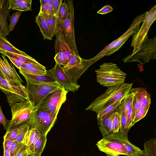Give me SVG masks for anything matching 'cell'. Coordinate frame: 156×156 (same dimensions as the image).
I'll use <instances>...</instances> for the list:
<instances>
[{
  "instance_id": "cell-50",
  "label": "cell",
  "mask_w": 156,
  "mask_h": 156,
  "mask_svg": "<svg viewBox=\"0 0 156 156\" xmlns=\"http://www.w3.org/2000/svg\"><path fill=\"white\" fill-rule=\"evenodd\" d=\"M28 148V147L23 144L16 156H25L27 152Z\"/></svg>"
},
{
  "instance_id": "cell-13",
  "label": "cell",
  "mask_w": 156,
  "mask_h": 156,
  "mask_svg": "<svg viewBox=\"0 0 156 156\" xmlns=\"http://www.w3.org/2000/svg\"><path fill=\"white\" fill-rule=\"evenodd\" d=\"M0 69L6 80L15 83H23L12 64H10L5 56L0 54Z\"/></svg>"
},
{
  "instance_id": "cell-41",
  "label": "cell",
  "mask_w": 156,
  "mask_h": 156,
  "mask_svg": "<svg viewBox=\"0 0 156 156\" xmlns=\"http://www.w3.org/2000/svg\"><path fill=\"white\" fill-rule=\"evenodd\" d=\"M149 109L145 107H141L140 109L133 117L131 127L136 122L144 117L148 112Z\"/></svg>"
},
{
  "instance_id": "cell-7",
  "label": "cell",
  "mask_w": 156,
  "mask_h": 156,
  "mask_svg": "<svg viewBox=\"0 0 156 156\" xmlns=\"http://www.w3.org/2000/svg\"><path fill=\"white\" fill-rule=\"evenodd\" d=\"M146 12L141 27L133 35L131 45L133 48L132 54L138 50L144 42L148 39L147 34L149 30L156 19V5Z\"/></svg>"
},
{
  "instance_id": "cell-38",
  "label": "cell",
  "mask_w": 156,
  "mask_h": 156,
  "mask_svg": "<svg viewBox=\"0 0 156 156\" xmlns=\"http://www.w3.org/2000/svg\"><path fill=\"white\" fill-rule=\"evenodd\" d=\"M39 85L44 91L49 93L57 90L61 87L56 82L43 83Z\"/></svg>"
},
{
  "instance_id": "cell-37",
  "label": "cell",
  "mask_w": 156,
  "mask_h": 156,
  "mask_svg": "<svg viewBox=\"0 0 156 156\" xmlns=\"http://www.w3.org/2000/svg\"><path fill=\"white\" fill-rule=\"evenodd\" d=\"M22 125L11 128L6 131L4 136V140H9L13 141L15 140Z\"/></svg>"
},
{
  "instance_id": "cell-4",
  "label": "cell",
  "mask_w": 156,
  "mask_h": 156,
  "mask_svg": "<svg viewBox=\"0 0 156 156\" xmlns=\"http://www.w3.org/2000/svg\"><path fill=\"white\" fill-rule=\"evenodd\" d=\"M156 58V37L148 39L135 52L122 59L124 62H137L142 65Z\"/></svg>"
},
{
  "instance_id": "cell-27",
  "label": "cell",
  "mask_w": 156,
  "mask_h": 156,
  "mask_svg": "<svg viewBox=\"0 0 156 156\" xmlns=\"http://www.w3.org/2000/svg\"><path fill=\"white\" fill-rule=\"evenodd\" d=\"M0 53L5 56L10 57L16 58L20 61L22 64L38 62L35 59L28 55H24L3 51H0Z\"/></svg>"
},
{
  "instance_id": "cell-9",
  "label": "cell",
  "mask_w": 156,
  "mask_h": 156,
  "mask_svg": "<svg viewBox=\"0 0 156 156\" xmlns=\"http://www.w3.org/2000/svg\"><path fill=\"white\" fill-rule=\"evenodd\" d=\"M55 35L56 40L55 43V48L56 54L60 51L63 53L65 57L66 66L75 52L72 49L65 37L62 23L58 19Z\"/></svg>"
},
{
  "instance_id": "cell-15",
  "label": "cell",
  "mask_w": 156,
  "mask_h": 156,
  "mask_svg": "<svg viewBox=\"0 0 156 156\" xmlns=\"http://www.w3.org/2000/svg\"><path fill=\"white\" fill-rule=\"evenodd\" d=\"M105 138L120 142L128 152L127 156H137L142 152L141 150L131 143L129 141L128 138L121 134L119 131L117 133H113L108 135Z\"/></svg>"
},
{
  "instance_id": "cell-35",
  "label": "cell",
  "mask_w": 156,
  "mask_h": 156,
  "mask_svg": "<svg viewBox=\"0 0 156 156\" xmlns=\"http://www.w3.org/2000/svg\"><path fill=\"white\" fill-rule=\"evenodd\" d=\"M82 59V58L75 52L69 59L67 64L63 67V69L65 72L67 71L71 68L80 64Z\"/></svg>"
},
{
  "instance_id": "cell-20",
  "label": "cell",
  "mask_w": 156,
  "mask_h": 156,
  "mask_svg": "<svg viewBox=\"0 0 156 156\" xmlns=\"http://www.w3.org/2000/svg\"><path fill=\"white\" fill-rule=\"evenodd\" d=\"M20 73L29 74L42 75H45L47 72L46 68L39 62L37 63H28L22 64L19 69Z\"/></svg>"
},
{
  "instance_id": "cell-24",
  "label": "cell",
  "mask_w": 156,
  "mask_h": 156,
  "mask_svg": "<svg viewBox=\"0 0 156 156\" xmlns=\"http://www.w3.org/2000/svg\"><path fill=\"white\" fill-rule=\"evenodd\" d=\"M35 22L40 28L44 39L52 40L53 37L45 20L40 16L37 15L36 16Z\"/></svg>"
},
{
  "instance_id": "cell-19",
  "label": "cell",
  "mask_w": 156,
  "mask_h": 156,
  "mask_svg": "<svg viewBox=\"0 0 156 156\" xmlns=\"http://www.w3.org/2000/svg\"><path fill=\"white\" fill-rule=\"evenodd\" d=\"M130 92L133 93L134 97L142 107L149 109L151 103V95L145 88L137 87L131 88Z\"/></svg>"
},
{
  "instance_id": "cell-49",
  "label": "cell",
  "mask_w": 156,
  "mask_h": 156,
  "mask_svg": "<svg viewBox=\"0 0 156 156\" xmlns=\"http://www.w3.org/2000/svg\"><path fill=\"white\" fill-rule=\"evenodd\" d=\"M113 10L112 7L109 5H106L98 11L97 13L101 14H105L112 12Z\"/></svg>"
},
{
  "instance_id": "cell-29",
  "label": "cell",
  "mask_w": 156,
  "mask_h": 156,
  "mask_svg": "<svg viewBox=\"0 0 156 156\" xmlns=\"http://www.w3.org/2000/svg\"><path fill=\"white\" fill-rule=\"evenodd\" d=\"M134 95L133 93L130 92L122 101L118 107L126 116L129 108L132 106Z\"/></svg>"
},
{
  "instance_id": "cell-17",
  "label": "cell",
  "mask_w": 156,
  "mask_h": 156,
  "mask_svg": "<svg viewBox=\"0 0 156 156\" xmlns=\"http://www.w3.org/2000/svg\"><path fill=\"white\" fill-rule=\"evenodd\" d=\"M20 73L25 78L27 83L40 85L56 82L51 69L47 70L46 73L42 75H33L23 73Z\"/></svg>"
},
{
  "instance_id": "cell-18",
  "label": "cell",
  "mask_w": 156,
  "mask_h": 156,
  "mask_svg": "<svg viewBox=\"0 0 156 156\" xmlns=\"http://www.w3.org/2000/svg\"><path fill=\"white\" fill-rule=\"evenodd\" d=\"M94 63L91 58L88 59L82 58L80 64L71 68L66 72L74 82L77 83L82 74Z\"/></svg>"
},
{
  "instance_id": "cell-32",
  "label": "cell",
  "mask_w": 156,
  "mask_h": 156,
  "mask_svg": "<svg viewBox=\"0 0 156 156\" xmlns=\"http://www.w3.org/2000/svg\"><path fill=\"white\" fill-rule=\"evenodd\" d=\"M46 141V136L42 135L34 146L32 153L41 154L45 147Z\"/></svg>"
},
{
  "instance_id": "cell-51",
  "label": "cell",
  "mask_w": 156,
  "mask_h": 156,
  "mask_svg": "<svg viewBox=\"0 0 156 156\" xmlns=\"http://www.w3.org/2000/svg\"><path fill=\"white\" fill-rule=\"evenodd\" d=\"M8 58L11 62L19 69L21 68L22 64L18 60L15 58L8 57Z\"/></svg>"
},
{
  "instance_id": "cell-25",
  "label": "cell",
  "mask_w": 156,
  "mask_h": 156,
  "mask_svg": "<svg viewBox=\"0 0 156 156\" xmlns=\"http://www.w3.org/2000/svg\"><path fill=\"white\" fill-rule=\"evenodd\" d=\"M144 150L137 156H156V140L154 138L148 140L144 144Z\"/></svg>"
},
{
  "instance_id": "cell-30",
  "label": "cell",
  "mask_w": 156,
  "mask_h": 156,
  "mask_svg": "<svg viewBox=\"0 0 156 156\" xmlns=\"http://www.w3.org/2000/svg\"><path fill=\"white\" fill-rule=\"evenodd\" d=\"M44 18L50 19L56 16L53 6L47 3L41 5L39 12L38 14Z\"/></svg>"
},
{
  "instance_id": "cell-21",
  "label": "cell",
  "mask_w": 156,
  "mask_h": 156,
  "mask_svg": "<svg viewBox=\"0 0 156 156\" xmlns=\"http://www.w3.org/2000/svg\"><path fill=\"white\" fill-rule=\"evenodd\" d=\"M8 0H5L0 9V35L6 36L9 33L7 19L9 15Z\"/></svg>"
},
{
  "instance_id": "cell-33",
  "label": "cell",
  "mask_w": 156,
  "mask_h": 156,
  "mask_svg": "<svg viewBox=\"0 0 156 156\" xmlns=\"http://www.w3.org/2000/svg\"><path fill=\"white\" fill-rule=\"evenodd\" d=\"M68 10L66 3L62 2L59 6L57 15V19L61 23H63L67 18Z\"/></svg>"
},
{
  "instance_id": "cell-48",
  "label": "cell",
  "mask_w": 156,
  "mask_h": 156,
  "mask_svg": "<svg viewBox=\"0 0 156 156\" xmlns=\"http://www.w3.org/2000/svg\"><path fill=\"white\" fill-rule=\"evenodd\" d=\"M133 111V117L142 107L141 105L134 97L132 105Z\"/></svg>"
},
{
  "instance_id": "cell-45",
  "label": "cell",
  "mask_w": 156,
  "mask_h": 156,
  "mask_svg": "<svg viewBox=\"0 0 156 156\" xmlns=\"http://www.w3.org/2000/svg\"><path fill=\"white\" fill-rule=\"evenodd\" d=\"M22 144V142L18 143L13 141L9 150L10 156H16Z\"/></svg>"
},
{
  "instance_id": "cell-57",
  "label": "cell",
  "mask_w": 156,
  "mask_h": 156,
  "mask_svg": "<svg viewBox=\"0 0 156 156\" xmlns=\"http://www.w3.org/2000/svg\"><path fill=\"white\" fill-rule=\"evenodd\" d=\"M53 0H47V4L49 5L53 6Z\"/></svg>"
},
{
  "instance_id": "cell-55",
  "label": "cell",
  "mask_w": 156,
  "mask_h": 156,
  "mask_svg": "<svg viewBox=\"0 0 156 156\" xmlns=\"http://www.w3.org/2000/svg\"><path fill=\"white\" fill-rule=\"evenodd\" d=\"M41 154H37L33 153H29L27 151V152L25 156H41Z\"/></svg>"
},
{
  "instance_id": "cell-16",
  "label": "cell",
  "mask_w": 156,
  "mask_h": 156,
  "mask_svg": "<svg viewBox=\"0 0 156 156\" xmlns=\"http://www.w3.org/2000/svg\"><path fill=\"white\" fill-rule=\"evenodd\" d=\"M68 91L62 87L57 90L49 93L44 98L49 101L59 111L62 105L66 100Z\"/></svg>"
},
{
  "instance_id": "cell-47",
  "label": "cell",
  "mask_w": 156,
  "mask_h": 156,
  "mask_svg": "<svg viewBox=\"0 0 156 156\" xmlns=\"http://www.w3.org/2000/svg\"><path fill=\"white\" fill-rule=\"evenodd\" d=\"M9 122L10 121L6 119L4 116L2 112L0 105V125L2 123L4 129L7 130Z\"/></svg>"
},
{
  "instance_id": "cell-43",
  "label": "cell",
  "mask_w": 156,
  "mask_h": 156,
  "mask_svg": "<svg viewBox=\"0 0 156 156\" xmlns=\"http://www.w3.org/2000/svg\"><path fill=\"white\" fill-rule=\"evenodd\" d=\"M121 119V115L117 111H115L113 121V133H117L119 130Z\"/></svg>"
},
{
  "instance_id": "cell-54",
  "label": "cell",
  "mask_w": 156,
  "mask_h": 156,
  "mask_svg": "<svg viewBox=\"0 0 156 156\" xmlns=\"http://www.w3.org/2000/svg\"><path fill=\"white\" fill-rule=\"evenodd\" d=\"M13 141L9 140H4L3 143L4 148L10 150Z\"/></svg>"
},
{
  "instance_id": "cell-53",
  "label": "cell",
  "mask_w": 156,
  "mask_h": 156,
  "mask_svg": "<svg viewBox=\"0 0 156 156\" xmlns=\"http://www.w3.org/2000/svg\"><path fill=\"white\" fill-rule=\"evenodd\" d=\"M115 112H114V113L113 114L109 122L108 135L111 134L113 133L112 130L113 121L114 116V115L115 113Z\"/></svg>"
},
{
  "instance_id": "cell-39",
  "label": "cell",
  "mask_w": 156,
  "mask_h": 156,
  "mask_svg": "<svg viewBox=\"0 0 156 156\" xmlns=\"http://www.w3.org/2000/svg\"><path fill=\"white\" fill-rule=\"evenodd\" d=\"M44 19L46 22L49 30L53 37L55 32L57 19V16H55L50 19Z\"/></svg>"
},
{
  "instance_id": "cell-2",
  "label": "cell",
  "mask_w": 156,
  "mask_h": 156,
  "mask_svg": "<svg viewBox=\"0 0 156 156\" xmlns=\"http://www.w3.org/2000/svg\"><path fill=\"white\" fill-rule=\"evenodd\" d=\"M95 72L97 81L108 87L124 83L126 75L116 64L111 62L104 63Z\"/></svg>"
},
{
  "instance_id": "cell-5",
  "label": "cell",
  "mask_w": 156,
  "mask_h": 156,
  "mask_svg": "<svg viewBox=\"0 0 156 156\" xmlns=\"http://www.w3.org/2000/svg\"><path fill=\"white\" fill-rule=\"evenodd\" d=\"M58 115L49 114L34 109L26 124L30 129H37L42 135L46 136L55 124Z\"/></svg>"
},
{
  "instance_id": "cell-26",
  "label": "cell",
  "mask_w": 156,
  "mask_h": 156,
  "mask_svg": "<svg viewBox=\"0 0 156 156\" xmlns=\"http://www.w3.org/2000/svg\"><path fill=\"white\" fill-rule=\"evenodd\" d=\"M122 100L114 102L112 104L99 110L96 112L98 122L105 118L112 112L116 111Z\"/></svg>"
},
{
  "instance_id": "cell-11",
  "label": "cell",
  "mask_w": 156,
  "mask_h": 156,
  "mask_svg": "<svg viewBox=\"0 0 156 156\" xmlns=\"http://www.w3.org/2000/svg\"><path fill=\"white\" fill-rule=\"evenodd\" d=\"M96 145L101 151L107 154L127 155L128 152L120 142L103 138L98 141Z\"/></svg>"
},
{
  "instance_id": "cell-23",
  "label": "cell",
  "mask_w": 156,
  "mask_h": 156,
  "mask_svg": "<svg viewBox=\"0 0 156 156\" xmlns=\"http://www.w3.org/2000/svg\"><path fill=\"white\" fill-rule=\"evenodd\" d=\"M0 51H6L24 55H27L25 52L15 48L7 40L6 36L0 35Z\"/></svg>"
},
{
  "instance_id": "cell-56",
  "label": "cell",
  "mask_w": 156,
  "mask_h": 156,
  "mask_svg": "<svg viewBox=\"0 0 156 156\" xmlns=\"http://www.w3.org/2000/svg\"><path fill=\"white\" fill-rule=\"evenodd\" d=\"M4 156H10L9 151L4 148Z\"/></svg>"
},
{
  "instance_id": "cell-1",
  "label": "cell",
  "mask_w": 156,
  "mask_h": 156,
  "mask_svg": "<svg viewBox=\"0 0 156 156\" xmlns=\"http://www.w3.org/2000/svg\"><path fill=\"white\" fill-rule=\"evenodd\" d=\"M133 84L124 83L108 87L105 91L93 101L85 110H90L96 113L114 102L123 100L130 92Z\"/></svg>"
},
{
  "instance_id": "cell-3",
  "label": "cell",
  "mask_w": 156,
  "mask_h": 156,
  "mask_svg": "<svg viewBox=\"0 0 156 156\" xmlns=\"http://www.w3.org/2000/svg\"><path fill=\"white\" fill-rule=\"evenodd\" d=\"M9 104L12 118L6 131L11 128L26 124L35 109L33 103L29 101Z\"/></svg>"
},
{
  "instance_id": "cell-58",
  "label": "cell",
  "mask_w": 156,
  "mask_h": 156,
  "mask_svg": "<svg viewBox=\"0 0 156 156\" xmlns=\"http://www.w3.org/2000/svg\"><path fill=\"white\" fill-rule=\"evenodd\" d=\"M41 5H43L47 3V0H40Z\"/></svg>"
},
{
  "instance_id": "cell-8",
  "label": "cell",
  "mask_w": 156,
  "mask_h": 156,
  "mask_svg": "<svg viewBox=\"0 0 156 156\" xmlns=\"http://www.w3.org/2000/svg\"><path fill=\"white\" fill-rule=\"evenodd\" d=\"M66 4L68 10V16L67 19L62 23L64 34L72 49L79 55L75 36L74 9L73 1L68 0Z\"/></svg>"
},
{
  "instance_id": "cell-10",
  "label": "cell",
  "mask_w": 156,
  "mask_h": 156,
  "mask_svg": "<svg viewBox=\"0 0 156 156\" xmlns=\"http://www.w3.org/2000/svg\"><path fill=\"white\" fill-rule=\"evenodd\" d=\"M51 69L56 82L61 87L68 91L73 92L78 90L80 86L72 80L61 65L56 63Z\"/></svg>"
},
{
  "instance_id": "cell-22",
  "label": "cell",
  "mask_w": 156,
  "mask_h": 156,
  "mask_svg": "<svg viewBox=\"0 0 156 156\" xmlns=\"http://www.w3.org/2000/svg\"><path fill=\"white\" fill-rule=\"evenodd\" d=\"M31 0H8V8L20 11L31 10Z\"/></svg>"
},
{
  "instance_id": "cell-12",
  "label": "cell",
  "mask_w": 156,
  "mask_h": 156,
  "mask_svg": "<svg viewBox=\"0 0 156 156\" xmlns=\"http://www.w3.org/2000/svg\"><path fill=\"white\" fill-rule=\"evenodd\" d=\"M147 12L136 17L133 20L128 29L119 37V40L117 44L107 53L109 56L118 51L132 35L135 34L140 28V25L145 18Z\"/></svg>"
},
{
  "instance_id": "cell-44",
  "label": "cell",
  "mask_w": 156,
  "mask_h": 156,
  "mask_svg": "<svg viewBox=\"0 0 156 156\" xmlns=\"http://www.w3.org/2000/svg\"><path fill=\"white\" fill-rule=\"evenodd\" d=\"M126 125L128 130L129 131L131 127V125L133 119V111L132 107L131 106L129 109L126 116Z\"/></svg>"
},
{
  "instance_id": "cell-60",
  "label": "cell",
  "mask_w": 156,
  "mask_h": 156,
  "mask_svg": "<svg viewBox=\"0 0 156 156\" xmlns=\"http://www.w3.org/2000/svg\"><path fill=\"white\" fill-rule=\"evenodd\" d=\"M107 156H119V155H112V154H107Z\"/></svg>"
},
{
  "instance_id": "cell-28",
  "label": "cell",
  "mask_w": 156,
  "mask_h": 156,
  "mask_svg": "<svg viewBox=\"0 0 156 156\" xmlns=\"http://www.w3.org/2000/svg\"><path fill=\"white\" fill-rule=\"evenodd\" d=\"M35 109L49 114L58 115L59 112L49 101L44 99Z\"/></svg>"
},
{
  "instance_id": "cell-62",
  "label": "cell",
  "mask_w": 156,
  "mask_h": 156,
  "mask_svg": "<svg viewBox=\"0 0 156 156\" xmlns=\"http://www.w3.org/2000/svg\"></svg>"
},
{
  "instance_id": "cell-40",
  "label": "cell",
  "mask_w": 156,
  "mask_h": 156,
  "mask_svg": "<svg viewBox=\"0 0 156 156\" xmlns=\"http://www.w3.org/2000/svg\"><path fill=\"white\" fill-rule=\"evenodd\" d=\"M22 14L21 11H18L11 15L9 19L10 23L9 26V32L13 30Z\"/></svg>"
},
{
  "instance_id": "cell-36",
  "label": "cell",
  "mask_w": 156,
  "mask_h": 156,
  "mask_svg": "<svg viewBox=\"0 0 156 156\" xmlns=\"http://www.w3.org/2000/svg\"><path fill=\"white\" fill-rule=\"evenodd\" d=\"M37 130L36 129L34 128L29 129L25 135L22 141V143L29 147L31 144L34 139Z\"/></svg>"
},
{
  "instance_id": "cell-14",
  "label": "cell",
  "mask_w": 156,
  "mask_h": 156,
  "mask_svg": "<svg viewBox=\"0 0 156 156\" xmlns=\"http://www.w3.org/2000/svg\"><path fill=\"white\" fill-rule=\"evenodd\" d=\"M26 89L28 101L37 108L49 93L42 89L39 85L27 83Z\"/></svg>"
},
{
  "instance_id": "cell-61",
  "label": "cell",
  "mask_w": 156,
  "mask_h": 156,
  "mask_svg": "<svg viewBox=\"0 0 156 156\" xmlns=\"http://www.w3.org/2000/svg\"><path fill=\"white\" fill-rule=\"evenodd\" d=\"M0 76H2V77H4L0 69Z\"/></svg>"
},
{
  "instance_id": "cell-31",
  "label": "cell",
  "mask_w": 156,
  "mask_h": 156,
  "mask_svg": "<svg viewBox=\"0 0 156 156\" xmlns=\"http://www.w3.org/2000/svg\"><path fill=\"white\" fill-rule=\"evenodd\" d=\"M114 112H112L105 118L98 122L99 130L101 133L103 138L105 137L108 135L109 122Z\"/></svg>"
},
{
  "instance_id": "cell-46",
  "label": "cell",
  "mask_w": 156,
  "mask_h": 156,
  "mask_svg": "<svg viewBox=\"0 0 156 156\" xmlns=\"http://www.w3.org/2000/svg\"><path fill=\"white\" fill-rule=\"evenodd\" d=\"M54 58L56 63L62 65L63 66H65V57L62 51L59 52L56 54Z\"/></svg>"
},
{
  "instance_id": "cell-42",
  "label": "cell",
  "mask_w": 156,
  "mask_h": 156,
  "mask_svg": "<svg viewBox=\"0 0 156 156\" xmlns=\"http://www.w3.org/2000/svg\"><path fill=\"white\" fill-rule=\"evenodd\" d=\"M29 129V127L27 124L22 125L21 129L19 131L16 138L13 142L20 143L22 142L25 135Z\"/></svg>"
},
{
  "instance_id": "cell-34",
  "label": "cell",
  "mask_w": 156,
  "mask_h": 156,
  "mask_svg": "<svg viewBox=\"0 0 156 156\" xmlns=\"http://www.w3.org/2000/svg\"><path fill=\"white\" fill-rule=\"evenodd\" d=\"M117 110L118 111L117 112L119 113L121 115L120 125L119 131L121 134L126 137L128 138V133L129 130L127 127L126 116L118 108Z\"/></svg>"
},
{
  "instance_id": "cell-6",
  "label": "cell",
  "mask_w": 156,
  "mask_h": 156,
  "mask_svg": "<svg viewBox=\"0 0 156 156\" xmlns=\"http://www.w3.org/2000/svg\"><path fill=\"white\" fill-rule=\"evenodd\" d=\"M0 89L6 95L9 104L28 101L26 87L22 83L4 79L0 82Z\"/></svg>"
},
{
  "instance_id": "cell-52",
  "label": "cell",
  "mask_w": 156,
  "mask_h": 156,
  "mask_svg": "<svg viewBox=\"0 0 156 156\" xmlns=\"http://www.w3.org/2000/svg\"><path fill=\"white\" fill-rule=\"evenodd\" d=\"M53 5L56 16L60 6V4L62 2V0H53Z\"/></svg>"
},
{
  "instance_id": "cell-59",
  "label": "cell",
  "mask_w": 156,
  "mask_h": 156,
  "mask_svg": "<svg viewBox=\"0 0 156 156\" xmlns=\"http://www.w3.org/2000/svg\"><path fill=\"white\" fill-rule=\"evenodd\" d=\"M5 79L4 77L0 76V82L3 80Z\"/></svg>"
}]
</instances>
